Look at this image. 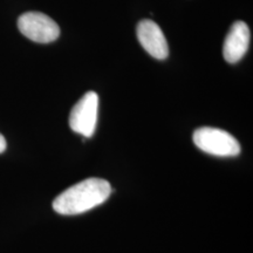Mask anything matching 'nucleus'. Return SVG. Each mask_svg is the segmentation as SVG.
<instances>
[{"mask_svg":"<svg viewBox=\"0 0 253 253\" xmlns=\"http://www.w3.org/2000/svg\"><path fill=\"white\" fill-rule=\"evenodd\" d=\"M99 96L95 91H87L73 107L69 115V126L73 131L84 137L94 135L97 122Z\"/></svg>","mask_w":253,"mask_h":253,"instance_id":"20e7f679","label":"nucleus"},{"mask_svg":"<svg viewBox=\"0 0 253 253\" xmlns=\"http://www.w3.org/2000/svg\"><path fill=\"white\" fill-rule=\"evenodd\" d=\"M6 147H7V143H6L5 137L0 134V154L4 153V151L6 150Z\"/></svg>","mask_w":253,"mask_h":253,"instance_id":"0eeeda50","label":"nucleus"},{"mask_svg":"<svg viewBox=\"0 0 253 253\" xmlns=\"http://www.w3.org/2000/svg\"><path fill=\"white\" fill-rule=\"evenodd\" d=\"M18 28L25 37L39 43H49L58 39L60 27L48 15L41 12H27L18 19Z\"/></svg>","mask_w":253,"mask_h":253,"instance_id":"7ed1b4c3","label":"nucleus"},{"mask_svg":"<svg viewBox=\"0 0 253 253\" xmlns=\"http://www.w3.org/2000/svg\"><path fill=\"white\" fill-rule=\"evenodd\" d=\"M196 147L204 153L218 157H235L240 154L239 142L223 129L202 126L194 132Z\"/></svg>","mask_w":253,"mask_h":253,"instance_id":"f03ea898","label":"nucleus"},{"mask_svg":"<svg viewBox=\"0 0 253 253\" xmlns=\"http://www.w3.org/2000/svg\"><path fill=\"white\" fill-rule=\"evenodd\" d=\"M249 26L244 21H236L230 28L223 46V55L226 62L236 63L243 59L250 46Z\"/></svg>","mask_w":253,"mask_h":253,"instance_id":"423d86ee","label":"nucleus"},{"mask_svg":"<svg viewBox=\"0 0 253 253\" xmlns=\"http://www.w3.org/2000/svg\"><path fill=\"white\" fill-rule=\"evenodd\" d=\"M110 194L112 185L108 181L91 177L60 194L53 202V209L63 216L80 214L103 204Z\"/></svg>","mask_w":253,"mask_h":253,"instance_id":"f257e3e1","label":"nucleus"},{"mask_svg":"<svg viewBox=\"0 0 253 253\" xmlns=\"http://www.w3.org/2000/svg\"><path fill=\"white\" fill-rule=\"evenodd\" d=\"M137 39L142 47L155 59L164 60L169 55V47L162 30L150 19L141 20L136 28Z\"/></svg>","mask_w":253,"mask_h":253,"instance_id":"39448f33","label":"nucleus"}]
</instances>
